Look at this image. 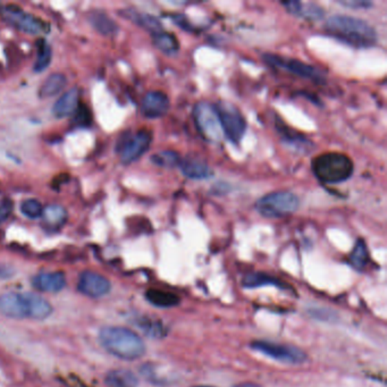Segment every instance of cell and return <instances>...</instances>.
<instances>
[{
    "instance_id": "6da1fadb",
    "label": "cell",
    "mask_w": 387,
    "mask_h": 387,
    "mask_svg": "<svg viewBox=\"0 0 387 387\" xmlns=\"http://www.w3.org/2000/svg\"><path fill=\"white\" fill-rule=\"evenodd\" d=\"M329 36L355 48H371L377 43V33L366 21L348 15H333L325 23Z\"/></svg>"
},
{
    "instance_id": "7a4b0ae2",
    "label": "cell",
    "mask_w": 387,
    "mask_h": 387,
    "mask_svg": "<svg viewBox=\"0 0 387 387\" xmlns=\"http://www.w3.org/2000/svg\"><path fill=\"white\" fill-rule=\"evenodd\" d=\"M99 341L109 355L122 360L133 362L141 358L145 353L143 339L126 327H103L99 332Z\"/></svg>"
},
{
    "instance_id": "3957f363",
    "label": "cell",
    "mask_w": 387,
    "mask_h": 387,
    "mask_svg": "<svg viewBox=\"0 0 387 387\" xmlns=\"http://www.w3.org/2000/svg\"><path fill=\"white\" fill-rule=\"evenodd\" d=\"M313 174L325 184H339L348 181L355 171L352 159L341 152H327L313 160Z\"/></svg>"
},
{
    "instance_id": "277c9868",
    "label": "cell",
    "mask_w": 387,
    "mask_h": 387,
    "mask_svg": "<svg viewBox=\"0 0 387 387\" xmlns=\"http://www.w3.org/2000/svg\"><path fill=\"white\" fill-rule=\"evenodd\" d=\"M299 206L300 200L295 194L289 191H278L260 198L255 204V209L267 218H282L295 213Z\"/></svg>"
},
{
    "instance_id": "5b68a950",
    "label": "cell",
    "mask_w": 387,
    "mask_h": 387,
    "mask_svg": "<svg viewBox=\"0 0 387 387\" xmlns=\"http://www.w3.org/2000/svg\"><path fill=\"white\" fill-rule=\"evenodd\" d=\"M224 136L232 143L239 145L247 131V121L232 103L218 101L213 105Z\"/></svg>"
},
{
    "instance_id": "8992f818",
    "label": "cell",
    "mask_w": 387,
    "mask_h": 387,
    "mask_svg": "<svg viewBox=\"0 0 387 387\" xmlns=\"http://www.w3.org/2000/svg\"><path fill=\"white\" fill-rule=\"evenodd\" d=\"M152 134L148 129H140L136 134L126 132L117 143V151L120 152L121 162L124 165L132 164L141 158L148 151L151 145Z\"/></svg>"
},
{
    "instance_id": "52a82bcc",
    "label": "cell",
    "mask_w": 387,
    "mask_h": 387,
    "mask_svg": "<svg viewBox=\"0 0 387 387\" xmlns=\"http://www.w3.org/2000/svg\"><path fill=\"white\" fill-rule=\"evenodd\" d=\"M253 350L287 365H300L306 360V355L297 346L273 342V341H255L250 344Z\"/></svg>"
},
{
    "instance_id": "ba28073f",
    "label": "cell",
    "mask_w": 387,
    "mask_h": 387,
    "mask_svg": "<svg viewBox=\"0 0 387 387\" xmlns=\"http://www.w3.org/2000/svg\"><path fill=\"white\" fill-rule=\"evenodd\" d=\"M193 115L198 131L207 141L213 143L220 141L223 132L213 105L204 101L197 103L194 107Z\"/></svg>"
},
{
    "instance_id": "9c48e42d",
    "label": "cell",
    "mask_w": 387,
    "mask_h": 387,
    "mask_svg": "<svg viewBox=\"0 0 387 387\" xmlns=\"http://www.w3.org/2000/svg\"><path fill=\"white\" fill-rule=\"evenodd\" d=\"M1 15H3V20L22 32L36 34V36L49 32V24L43 22L39 17L25 13L20 7L7 5V6L3 7Z\"/></svg>"
},
{
    "instance_id": "30bf717a",
    "label": "cell",
    "mask_w": 387,
    "mask_h": 387,
    "mask_svg": "<svg viewBox=\"0 0 387 387\" xmlns=\"http://www.w3.org/2000/svg\"><path fill=\"white\" fill-rule=\"evenodd\" d=\"M264 59L268 65L291 72L292 74L300 76V78L308 79V80H311L316 83H323L325 81V78H324L322 72L318 71L316 67H313L311 65L304 63V61L287 59V57H283V56L273 55V54H265Z\"/></svg>"
},
{
    "instance_id": "8fae6325",
    "label": "cell",
    "mask_w": 387,
    "mask_h": 387,
    "mask_svg": "<svg viewBox=\"0 0 387 387\" xmlns=\"http://www.w3.org/2000/svg\"><path fill=\"white\" fill-rule=\"evenodd\" d=\"M112 284L103 275L94 271H85L80 275L78 282V290L89 297H105L109 293Z\"/></svg>"
},
{
    "instance_id": "7c38bea8",
    "label": "cell",
    "mask_w": 387,
    "mask_h": 387,
    "mask_svg": "<svg viewBox=\"0 0 387 387\" xmlns=\"http://www.w3.org/2000/svg\"><path fill=\"white\" fill-rule=\"evenodd\" d=\"M169 99L162 91H150L145 94L141 103V112L147 118H159L169 110Z\"/></svg>"
},
{
    "instance_id": "4fadbf2b",
    "label": "cell",
    "mask_w": 387,
    "mask_h": 387,
    "mask_svg": "<svg viewBox=\"0 0 387 387\" xmlns=\"http://www.w3.org/2000/svg\"><path fill=\"white\" fill-rule=\"evenodd\" d=\"M0 313L12 320L28 318L23 294L6 293L0 295Z\"/></svg>"
},
{
    "instance_id": "5bb4252c",
    "label": "cell",
    "mask_w": 387,
    "mask_h": 387,
    "mask_svg": "<svg viewBox=\"0 0 387 387\" xmlns=\"http://www.w3.org/2000/svg\"><path fill=\"white\" fill-rule=\"evenodd\" d=\"M26 306V316L34 320H45L52 313V304L36 293H23Z\"/></svg>"
},
{
    "instance_id": "9a60e30c",
    "label": "cell",
    "mask_w": 387,
    "mask_h": 387,
    "mask_svg": "<svg viewBox=\"0 0 387 387\" xmlns=\"http://www.w3.org/2000/svg\"><path fill=\"white\" fill-rule=\"evenodd\" d=\"M32 284L36 290L41 291V292L57 293L66 285V278L61 271L41 273L33 278Z\"/></svg>"
},
{
    "instance_id": "2e32d148",
    "label": "cell",
    "mask_w": 387,
    "mask_h": 387,
    "mask_svg": "<svg viewBox=\"0 0 387 387\" xmlns=\"http://www.w3.org/2000/svg\"><path fill=\"white\" fill-rule=\"evenodd\" d=\"M120 14L122 17H125L126 20L132 21L136 25L152 33V36L163 31L162 23L150 14L143 13L134 8H125V10H121Z\"/></svg>"
},
{
    "instance_id": "e0dca14e",
    "label": "cell",
    "mask_w": 387,
    "mask_h": 387,
    "mask_svg": "<svg viewBox=\"0 0 387 387\" xmlns=\"http://www.w3.org/2000/svg\"><path fill=\"white\" fill-rule=\"evenodd\" d=\"M80 105V92L78 89H71L65 92L59 101H56L52 107V114L57 118H65V117L74 115Z\"/></svg>"
},
{
    "instance_id": "ac0fdd59",
    "label": "cell",
    "mask_w": 387,
    "mask_h": 387,
    "mask_svg": "<svg viewBox=\"0 0 387 387\" xmlns=\"http://www.w3.org/2000/svg\"><path fill=\"white\" fill-rule=\"evenodd\" d=\"M87 20L90 22L91 26L103 36H114L118 31L117 23L113 19H110L103 10H91L87 15Z\"/></svg>"
},
{
    "instance_id": "d6986e66",
    "label": "cell",
    "mask_w": 387,
    "mask_h": 387,
    "mask_svg": "<svg viewBox=\"0 0 387 387\" xmlns=\"http://www.w3.org/2000/svg\"><path fill=\"white\" fill-rule=\"evenodd\" d=\"M276 127L281 134L282 139L284 140V143L286 145H290V147L297 149V151L306 152L313 148V145L310 143L309 140L304 138V136H301L299 133L290 129L289 126L285 125L284 123L281 122V120H278Z\"/></svg>"
},
{
    "instance_id": "ffe728a7",
    "label": "cell",
    "mask_w": 387,
    "mask_h": 387,
    "mask_svg": "<svg viewBox=\"0 0 387 387\" xmlns=\"http://www.w3.org/2000/svg\"><path fill=\"white\" fill-rule=\"evenodd\" d=\"M140 374L143 375V377L147 381H150L152 384L155 385H169L174 381V375L168 373L162 366L156 365V364H145L140 368Z\"/></svg>"
},
{
    "instance_id": "44dd1931",
    "label": "cell",
    "mask_w": 387,
    "mask_h": 387,
    "mask_svg": "<svg viewBox=\"0 0 387 387\" xmlns=\"http://www.w3.org/2000/svg\"><path fill=\"white\" fill-rule=\"evenodd\" d=\"M105 383L109 387H138L139 379L127 369H115L106 375Z\"/></svg>"
},
{
    "instance_id": "7402d4cb",
    "label": "cell",
    "mask_w": 387,
    "mask_h": 387,
    "mask_svg": "<svg viewBox=\"0 0 387 387\" xmlns=\"http://www.w3.org/2000/svg\"><path fill=\"white\" fill-rule=\"evenodd\" d=\"M41 217L47 229H57L66 223L67 211L59 205H50L43 208Z\"/></svg>"
},
{
    "instance_id": "603a6c76",
    "label": "cell",
    "mask_w": 387,
    "mask_h": 387,
    "mask_svg": "<svg viewBox=\"0 0 387 387\" xmlns=\"http://www.w3.org/2000/svg\"><path fill=\"white\" fill-rule=\"evenodd\" d=\"M180 168L184 176L191 180H205L213 174L208 165L199 160H181Z\"/></svg>"
},
{
    "instance_id": "cb8c5ba5",
    "label": "cell",
    "mask_w": 387,
    "mask_h": 387,
    "mask_svg": "<svg viewBox=\"0 0 387 387\" xmlns=\"http://www.w3.org/2000/svg\"><path fill=\"white\" fill-rule=\"evenodd\" d=\"M66 82H67L66 76L61 73H54V74L49 75L40 87L39 97L42 99L54 97L64 89Z\"/></svg>"
},
{
    "instance_id": "d4e9b609",
    "label": "cell",
    "mask_w": 387,
    "mask_h": 387,
    "mask_svg": "<svg viewBox=\"0 0 387 387\" xmlns=\"http://www.w3.org/2000/svg\"><path fill=\"white\" fill-rule=\"evenodd\" d=\"M145 299L152 306H159V308H171V306H178L180 304V297L176 294L160 290H149L145 293Z\"/></svg>"
},
{
    "instance_id": "484cf974",
    "label": "cell",
    "mask_w": 387,
    "mask_h": 387,
    "mask_svg": "<svg viewBox=\"0 0 387 387\" xmlns=\"http://www.w3.org/2000/svg\"><path fill=\"white\" fill-rule=\"evenodd\" d=\"M154 45L166 55H174L180 49V42L176 36L164 31L154 34Z\"/></svg>"
},
{
    "instance_id": "4316f807",
    "label": "cell",
    "mask_w": 387,
    "mask_h": 387,
    "mask_svg": "<svg viewBox=\"0 0 387 387\" xmlns=\"http://www.w3.org/2000/svg\"><path fill=\"white\" fill-rule=\"evenodd\" d=\"M243 287L245 289H255V287L266 286V285H274L278 287H284V283H282L280 280L264 274V273H252L243 278Z\"/></svg>"
},
{
    "instance_id": "83f0119b",
    "label": "cell",
    "mask_w": 387,
    "mask_h": 387,
    "mask_svg": "<svg viewBox=\"0 0 387 387\" xmlns=\"http://www.w3.org/2000/svg\"><path fill=\"white\" fill-rule=\"evenodd\" d=\"M369 262V252H368L367 244L362 239H359L355 243V248L350 255V264L355 269H364Z\"/></svg>"
},
{
    "instance_id": "f1b7e54d",
    "label": "cell",
    "mask_w": 387,
    "mask_h": 387,
    "mask_svg": "<svg viewBox=\"0 0 387 387\" xmlns=\"http://www.w3.org/2000/svg\"><path fill=\"white\" fill-rule=\"evenodd\" d=\"M152 164L163 168H173L180 166L181 164V157L178 152L171 150H165V151L157 152L151 156Z\"/></svg>"
},
{
    "instance_id": "f546056e",
    "label": "cell",
    "mask_w": 387,
    "mask_h": 387,
    "mask_svg": "<svg viewBox=\"0 0 387 387\" xmlns=\"http://www.w3.org/2000/svg\"><path fill=\"white\" fill-rule=\"evenodd\" d=\"M38 57H36V63H34V72L40 73L45 71L48 67L50 61H52V48L49 47L48 43L43 39L38 40Z\"/></svg>"
},
{
    "instance_id": "4dcf8cb0",
    "label": "cell",
    "mask_w": 387,
    "mask_h": 387,
    "mask_svg": "<svg viewBox=\"0 0 387 387\" xmlns=\"http://www.w3.org/2000/svg\"><path fill=\"white\" fill-rule=\"evenodd\" d=\"M297 17H304L306 20H322L325 17V12L322 7L318 6L316 3H301Z\"/></svg>"
},
{
    "instance_id": "1f68e13d",
    "label": "cell",
    "mask_w": 387,
    "mask_h": 387,
    "mask_svg": "<svg viewBox=\"0 0 387 387\" xmlns=\"http://www.w3.org/2000/svg\"><path fill=\"white\" fill-rule=\"evenodd\" d=\"M139 327L143 329L145 335L151 337V339H162V337H164L165 334H166L162 324L158 323V322L143 320L140 322Z\"/></svg>"
},
{
    "instance_id": "d6a6232c",
    "label": "cell",
    "mask_w": 387,
    "mask_h": 387,
    "mask_svg": "<svg viewBox=\"0 0 387 387\" xmlns=\"http://www.w3.org/2000/svg\"><path fill=\"white\" fill-rule=\"evenodd\" d=\"M21 211L30 220H36V218L41 217L43 208L39 201L36 199H30V200L23 201L21 204Z\"/></svg>"
},
{
    "instance_id": "836d02e7",
    "label": "cell",
    "mask_w": 387,
    "mask_h": 387,
    "mask_svg": "<svg viewBox=\"0 0 387 387\" xmlns=\"http://www.w3.org/2000/svg\"><path fill=\"white\" fill-rule=\"evenodd\" d=\"M74 124L80 127H87L92 124V114L85 103H80L74 113Z\"/></svg>"
},
{
    "instance_id": "e575fe53",
    "label": "cell",
    "mask_w": 387,
    "mask_h": 387,
    "mask_svg": "<svg viewBox=\"0 0 387 387\" xmlns=\"http://www.w3.org/2000/svg\"><path fill=\"white\" fill-rule=\"evenodd\" d=\"M308 315L313 317V320H320V322L334 323L337 320V315L333 310L327 309V308L313 306L308 310Z\"/></svg>"
},
{
    "instance_id": "d590c367",
    "label": "cell",
    "mask_w": 387,
    "mask_h": 387,
    "mask_svg": "<svg viewBox=\"0 0 387 387\" xmlns=\"http://www.w3.org/2000/svg\"><path fill=\"white\" fill-rule=\"evenodd\" d=\"M339 3L352 10H368L373 6V3L367 0H341Z\"/></svg>"
},
{
    "instance_id": "8d00e7d4",
    "label": "cell",
    "mask_w": 387,
    "mask_h": 387,
    "mask_svg": "<svg viewBox=\"0 0 387 387\" xmlns=\"http://www.w3.org/2000/svg\"><path fill=\"white\" fill-rule=\"evenodd\" d=\"M13 211L12 201L5 200L0 204V223H3Z\"/></svg>"
},
{
    "instance_id": "74e56055",
    "label": "cell",
    "mask_w": 387,
    "mask_h": 387,
    "mask_svg": "<svg viewBox=\"0 0 387 387\" xmlns=\"http://www.w3.org/2000/svg\"><path fill=\"white\" fill-rule=\"evenodd\" d=\"M173 20H174V22L176 23L178 25L181 26L182 29L185 30V31H193L194 30L193 26L191 25L187 19L182 17V15H176Z\"/></svg>"
},
{
    "instance_id": "f35d334b",
    "label": "cell",
    "mask_w": 387,
    "mask_h": 387,
    "mask_svg": "<svg viewBox=\"0 0 387 387\" xmlns=\"http://www.w3.org/2000/svg\"><path fill=\"white\" fill-rule=\"evenodd\" d=\"M68 178H70V176H68L67 174L59 175V176H57V178L54 180V187H57V189H59L61 184L66 183V182L68 181Z\"/></svg>"
},
{
    "instance_id": "ab89813d",
    "label": "cell",
    "mask_w": 387,
    "mask_h": 387,
    "mask_svg": "<svg viewBox=\"0 0 387 387\" xmlns=\"http://www.w3.org/2000/svg\"><path fill=\"white\" fill-rule=\"evenodd\" d=\"M233 387H262L260 385L255 384V383H241V384L234 385Z\"/></svg>"
},
{
    "instance_id": "60d3db41",
    "label": "cell",
    "mask_w": 387,
    "mask_h": 387,
    "mask_svg": "<svg viewBox=\"0 0 387 387\" xmlns=\"http://www.w3.org/2000/svg\"><path fill=\"white\" fill-rule=\"evenodd\" d=\"M194 387H211V386H194Z\"/></svg>"
}]
</instances>
